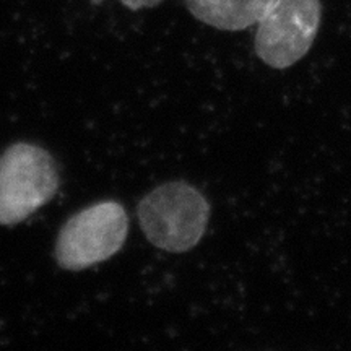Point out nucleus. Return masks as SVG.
Masks as SVG:
<instances>
[{
    "instance_id": "nucleus-6",
    "label": "nucleus",
    "mask_w": 351,
    "mask_h": 351,
    "mask_svg": "<svg viewBox=\"0 0 351 351\" xmlns=\"http://www.w3.org/2000/svg\"><path fill=\"white\" fill-rule=\"evenodd\" d=\"M130 10H142V8H152L160 5L163 0H121Z\"/></svg>"
},
{
    "instance_id": "nucleus-5",
    "label": "nucleus",
    "mask_w": 351,
    "mask_h": 351,
    "mask_svg": "<svg viewBox=\"0 0 351 351\" xmlns=\"http://www.w3.org/2000/svg\"><path fill=\"white\" fill-rule=\"evenodd\" d=\"M271 0H186L189 12L202 23L223 32H243L257 25Z\"/></svg>"
},
{
    "instance_id": "nucleus-2",
    "label": "nucleus",
    "mask_w": 351,
    "mask_h": 351,
    "mask_svg": "<svg viewBox=\"0 0 351 351\" xmlns=\"http://www.w3.org/2000/svg\"><path fill=\"white\" fill-rule=\"evenodd\" d=\"M59 189V171L49 152L33 143H13L0 156V225L25 221Z\"/></svg>"
},
{
    "instance_id": "nucleus-3",
    "label": "nucleus",
    "mask_w": 351,
    "mask_h": 351,
    "mask_svg": "<svg viewBox=\"0 0 351 351\" xmlns=\"http://www.w3.org/2000/svg\"><path fill=\"white\" fill-rule=\"evenodd\" d=\"M127 234L125 208L114 200L98 202L64 223L57 236L56 261L64 270L90 269L119 252Z\"/></svg>"
},
{
    "instance_id": "nucleus-1",
    "label": "nucleus",
    "mask_w": 351,
    "mask_h": 351,
    "mask_svg": "<svg viewBox=\"0 0 351 351\" xmlns=\"http://www.w3.org/2000/svg\"><path fill=\"white\" fill-rule=\"evenodd\" d=\"M140 228L147 239L171 254L191 251L207 231L210 205L191 184L166 182L140 200L137 208Z\"/></svg>"
},
{
    "instance_id": "nucleus-4",
    "label": "nucleus",
    "mask_w": 351,
    "mask_h": 351,
    "mask_svg": "<svg viewBox=\"0 0 351 351\" xmlns=\"http://www.w3.org/2000/svg\"><path fill=\"white\" fill-rule=\"evenodd\" d=\"M320 16L319 0H271L257 21L254 47L258 59L278 70L300 62L313 47Z\"/></svg>"
}]
</instances>
